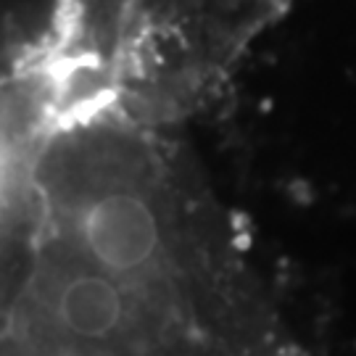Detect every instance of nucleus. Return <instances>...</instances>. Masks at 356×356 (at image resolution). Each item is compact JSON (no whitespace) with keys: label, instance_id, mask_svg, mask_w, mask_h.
Instances as JSON below:
<instances>
[{"label":"nucleus","instance_id":"obj_2","mask_svg":"<svg viewBox=\"0 0 356 356\" xmlns=\"http://www.w3.org/2000/svg\"><path fill=\"white\" fill-rule=\"evenodd\" d=\"M13 156H16V145H13L11 135H8V129H6L3 119H0V161L13 159Z\"/></svg>","mask_w":356,"mask_h":356},{"label":"nucleus","instance_id":"obj_1","mask_svg":"<svg viewBox=\"0 0 356 356\" xmlns=\"http://www.w3.org/2000/svg\"><path fill=\"white\" fill-rule=\"evenodd\" d=\"M293 0H85L98 61L153 119L198 108Z\"/></svg>","mask_w":356,"mask_h":356}]
</instances>
